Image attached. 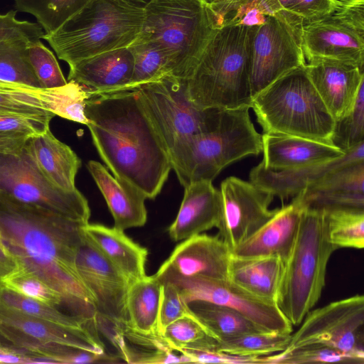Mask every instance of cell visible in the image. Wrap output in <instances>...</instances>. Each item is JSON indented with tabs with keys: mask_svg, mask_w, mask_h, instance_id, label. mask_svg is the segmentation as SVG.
Instances as JSON below:
<instances>
[{
	"mask_svg": "<svg viewBox=\"0 0 364 364\" xmlns=\"http://www.w3.org/2000/svg\"><path fill=\"white\" fill-rule=\"evenodd\" d=\"M85 225L18 203L0 192V235L17 265L57 291L68 313L97 323L94 297L75 265Z\"/></svg>",
	"mask_w": 364,
	"mask_h": 364,
	"instance_id": "1",
	"label": "cell"
},
{
	"mask_svg": "<svg viewBox=\"0 0 364 364\" xmlns=\"http://www.w3.org/2000/svg\"><path fill=\"white\" fill-rule=\"evenodd\" d=\"M85 113L93 144L114 176L155 198L172 167L139 91L92 95Z\"/></svg>",
	"mask_w": 364,
	"mask_h": 364,
	"instance_id": "2",
	"label": "cell"
},
{
	"mask_svg": "<svg viewBox=\"0 0 364 364\" xmlns=\"http://www.w3.org/2000/svg\"><path fill=\"white\" fill-rule=\"evenodd\" d=\"M257 27L227 25L215 31L186 80L188 95L198 107L251 108L252 52Z\"/></svg>",
	"mask_w": 364,
	"mask_h": 364,
	"instance_id": "3",
	"label": "cell"
},
{
	"mask_svg": "<svg viewBox=\"0 0 364 364\" xmlns=\"http://www.w3.org/2000/svg\"><path fill=\"white\" fill-rule=\"evenodd\" d=\"M336 250L328 238L324 213L303 208L276 299L277 307L292 326H299L318 301L328 262Z\"/></svg>",
	"mask_w": 364,
	"mask_h": 364,
	"instance_id": "4",
	"label": "cell"
},
{
	"mask_svg": "<svg viewBox=\"0 0 364 364\" xmlns=\"http://www.w3.org/2000/svg\"><path fill=\"white\" fill-rule=\"evenodd\" d=\"M305 65L282 75L255 95L251 108L264 133L333 145L335 120L311 82Z\"/></svg>",
	"mask_w": 364,
	"mask_h": 364,
	"instance_id": "5",
	"label": "cell"
},
{
	"mask_svg": "<svg viewBox=\"0 0 364 364\" xmlns=\"http://www.w3.org/2000/svg\"><path fill=\"white\" fill-rule=\"evenodd\" d=\"M250 108L223 109L218 125L193 135L169 154L180 183L211 181L230 164L262 152V135L255 129Z\"/></svg>",
	"mask_w": 364,
	"mask_h": 364,
	"instance_id": "6",
	"label": "cell"
},
{
	"mask_svg": "<svg viewBox=\"0 0 364 364\" xmlns=\"http://www.w3.org/2000/svg\"><path fill=\"white\" fill-rule=\"evenodd\" d=\"M143 9L118 0H91L46 40L58 58L71 65L97 54L129 47L139 34Z\"/></svg>",
	"mask_w": 364,
	"mask_h": 364,
	"instance_id": "7",
	"label": "cell"
},
{
	"mask_svg": "<svg viewBox=\"0 0 364 364\" xmlns=\"http://www.w3.org/2000/svg\"><path fill=\"white\" fill-rule=\"evenodd\" d=\"M136 39L158 44L168 55L171 75L187 80L217 29L205 0H151Z\"/></svg>",
	"mask_w": 364,
	"mask_h": 364,
	"instance_id": "8",
	"label": "cell"
},
{
	"mask_svg": "<svg viewBox=\"0 0 364 364\" xmlns=\"http://www.w3.org/2000/svg\"><path fill=\"white\" fill-rule=\"evenodd\" d=\"M136 90L168 154L185 139L214 129L220 121L223 109L198 107L184 79L167 75Z\"/></svg>",
	"mask_w": 364,
	"mask_h": 364,
	"instance_id": "9",
	"label": "cell"
},
{
	"mask_svg": "<svg viewBox=\"0 0 364 364\" xmlns=\"http://www.w3.org/2000/svg\"><path fill=\"white\" fill-rule=\"evenodd\" d=\"M0 192L24 205L78 223L89 222L90 209L85 197L77 188L68 191L52 184L25 147L19 154H0Z\"/></svg>",
	"mask_w": 364,
	"mask_h": 364,
	"instance_id": "10",
	"label": "cell"
},
{
	"mask_svg": "<svg viewBox=\"0 0 364 364\" xmlns=\"http://www.w3.org/2000/svg\"><path fill=\"white\" fill-rule=\"evenodd\" d=\"M306 62L333 60L364 69V0H338L336 9L300 28Z\"/></svg>",
	"mask_w": 364,
	"mask_h": 364,
	"instance_id": "11",
	"label": "cell"
},
{
	"mask_svg": "<svg viewBox=\"0 0 364 364\" xmlns=\"http://www.w3.org/2000/svg\"><path fill=\"white\" fill-rule=\"evenodd\" d=\"M284 351L321 344L364 354V296L356 294L309 311Z\"/></svg>",
	"mask_w": 364,
	"mask_h": 364,
	"instance_id": "12",
	"label": "cell"
},
{
	"mask_svg": "<svg viewBox=\"0 0 364 364\" xmlns=\"http://www.w3.org/2000/svg\"><path fill=\"white\" fill-rule=\"evenodd\" d=\"M75 265L94 297L99 329L104 331L109 328L110 336L122 331L128 322L127 299L129 284L84 232Z\"/></svg>",
	"mask_w": 364,
	"mask_h": 364,
	"instance_id": "13",
	"label": "cell"
},
{
	"mask_svg": "<svg viewBox=\"0 0 364 364\" xmlns=\"http://www.w3.org/2000/svg\"><path fill=\"white\" fill-rule=\"evenodd\" d=\"M305 64L299 33L281 18L269 16L257 27L253 38L252 99L282 75Z\"/></svg>",
	"mask_w": 364,
	"mask_h": 364,
	"instance_id": "14",
	"label": "cell"
},
{
	"mask_svg": "<svg viewBox=\"0 0 364 364\" xmlns=\"http://www.w3.org/2000/svg\"><path fill=\"white\" fill-rule=\"evenodd\" d=\"M219 191L218 235L232 252L271 219L277 208L269 209L272 194L235 176L225 178Z\"/></svg>",
	"mask_w": 364,
	"mask_h": 364,
	"instance_id": "15",
	"label": "cell"
},
{
	"mask_svg": "<svg viewBox=\"0 0 364 364\" xmlns=\"http://www.w3.org/2000/svg\"><path fill=\"white\" fill-rule=\"evenodd\" d=\"M183 301H208L234 309L267 331L292 333V325L274 302L261 299L228 279L206 277L170 280Z\"/></svg>",
	"mask_w": 364,
	"mask_h": 364,
	"instance_id": "16",
	"label": "cell"
},
{
	"mask_svg": "<svg viewBox=\"0 0 364 364\" xmlns=\"http://www.w3.org/2000/svg\"><path fill=\"white\" fill-rule=\"evenodd\" d=\"M0 334L15 346L39 356L49 343L105 353L100 333L68 328L26 314L1 301Z\"/></svg>",
	"mask_w": 364,
	"mask_h": 364,
	"instance_id": "17",
	"label": "cell"
},
{
	"mask_svg": "<svg viewBox=\"0 0 364 364\" xmlns=\"http://www.w3.org/2000/svg\"><path fill=\"white\" fill-rule=\"evenodd\" d=\"M231 251L217 235L198 234L184 240L154 274L160 281L206 277L228 279Z\"/></svg>",
	"mask_w": 364,
	"mask_h": 364,
	"instance_id": "18",
	"label": "cell"
},
{
	"mask_svg": "<svg viewBox=\"0 0 364 364\" xmlns=\"http://www.w3.org/2000/svg\"><path fill=\"white\" fill-rule=\"evenodd\" d=\"M295 197L309 210H364V160L331 171Z\"/></svg>",
	"mask_w": 364,
	"mask_h": 364,
	"instance_id": "19",
	"label": "cell"
},
{
	"mask_svg": "<svg viewBox=\"0 0 364 364\" xmlns=\"http://www.w3.org/2000/svg\"><path fill=\"white\" fill-rule=\"evenodd\" d=\"M305 69L334 120L344 117L353 107L364 85V69L333 60L306 62Z\"/></svg>",
	"mask_w": 364,
	"mask_h": 364,
	"instance_id": "20",
	"label": "cell"
},
{
	"mask_svg": "<svg viewBox=\"0 0 364 364\" xmlns=\"http://www.w3.org/2000/svg\"><path fill=\"white\" fill-rule=\"evenodd\" d=\"M68 81H75L98 95L126 90L134 70V57L129 47L121 48L81 60L71 65Z\"/></svg>",
	"mask_w": 364,
	"mask_h": 364,
	"instance_id": "21",
	"label": "cell"
},
{
	"mask_svg": "<svg viewBox=\"0 0 364 364\" xmlns=\"http://www.w3.org/2000/svg\"><path fill=\"white\" fill-rule=\"evenodd\" d=\"M361 160H364V142L338 159L295 169L274 171L260 162L250 171V179L255 186L284 200L295 197L331 171Z\"/></svg>",
	"mask_w": 364,
	"mask_h": 364,
	"instance_id": "22",
	"label": "cell"
},
{
	"mask_svg": "<svg viewBox=\"0 0 364 364\" xmlns=\"http://www.w3.org/2000/svg\"><path fill=\"white\" fill-rule=\"evenodd\" d=\"M302 210L299 200L294 197L231 254L242 257L274 256L284 262L294 242Z\"/></svg>",
	"mask_w": 364,
	"mask_h": 364,
	"instance_id": "23",
	"label": "cell"
},
{
	"mask_svg": "<svg viewBox=\"0 0 364 364\" xmlns=\"http://www.w3.org/2000/svg\"><path fill=\"white\" fill-rule=\"evenodd\" d=\"M262 165L274 171L295 169L338 159L346 153L336 146L279 134L262 135Z\"/></svg>",
	"mask_w": 364,
	"mask_h": 364,
	"instance_id": "24",
	"label": "cell"
},
{
	"mask_svg": "<svg viewBox=\"0 0 364 364\" xmlns=\"http://www.w3.org/2000/svg\"><path fill=\"white\" fill-rule=\"evenodd\" d=\"M211 181H197L184 187L183 198L175 220L168 228L173 241L184 240L213 228L220 216L221 197Z\"/></svg>",
	"mask_w": 364,
	"mask_h": 364,
	"instance_id": "25",
	"label": "cell"
},
{
	"mask_svg": "<svg viewBox=\"0 0 364 364\" xmlns=\"http://www.w3.org/2000/svg\"><path fill=\"white\" fill-rule=\"evenodd\" d=\"M87 169L114 218V227L124 231L143 226L147 220L146 196L129 182L112 176L100 162L90 161Z\"/></svg>",
	"mask_w": 364,
	"mask_h": 364,
	"instance_id": "26",
	"label": "cell"
},
{
	"mask_svg": "<svg viewBox=\"0 0 364 364\" xmlns=\"http://www.w3.org/2000/svg\"><path fill=\"white\" fill-rule=\"evenodd\" d=\"M25 149L42 174L55 186L68 191L75 190V176L81 160L67 144L48 129L30 137Z\"/></svg>",
	"mask_w": 364,
	"mask_h": 364,
	"instance_id": "27",
	"label": "cell"
},
{
	"mask_svg": "<svg viewBox=\"0 0 364 364\" xmlns=\"http://www.w3.org/2000/svg\"><path fill=\"white\" fill-rule=\"evenodd\" d=\"M82 231L129 285L146 276L147 250L132 240L123 230L88 223L83 225Z\"/></svg>",
	"mask_w": 364,
	"mask_h": 364,
	"instance_id": "28",
	"label": "cell"
},
{
	"mask_svg": "<svg viewBox=\"0 0 364 364\" xmlns=\"http://www.w3.org/2000/svg\"><path fill=\"white\" fill-rule=\"evenodd\" d=\"M284 264L278 257H242L231 254L228 279L250 294L276 304Z\"/></svg>",
	"mask_w": 364,
	"mask_h": 364,
	"instance_id": "29",
	"label": "cell"
},
{
	"mask_svg": "<svg viewBox=\"0 0 364 364\" xmlns=\"http://www.w3.org/2000/svg\"><path fill=\"white\" fill-rule=\"evenodd\" d=\"M161 289L162 284L154 274L146 275L129 285L127 299L128 322L122 331L161 335L159 330Z\"/></svg>",
	"mask_w": 364,
	"mask_h": 364,
	"instance_id": "30",
	"label": "cell"
},
{
	"mask_svg": "<svg viewBox=\"0 0 364 364\" xmlns=\"http://www.w3.org/2000/svg\"><path fill=\"white\" fill-rule=\"evenodd\" d=\"M189 311L218 342L247 333L267 331L230 307L208 301L187 304Z\"/></svg>",
	"mask_w": 364,
	"mask_h": 364,
	"instance_id": "31",
	"label": "cell"
},
{
	"mask_svg": "<svg viewBox=\"0 0 364 364\" xmlns=\"http://www.w3.org/2000/svg\"><path fill=\"white\" fill-rule=\"evenodd\" d=\"M24 89L37 97L55 116L87 125L85 109L86 101L91 95L80 84L70 80L58 87L41 88L24 85Z\"/></svg>",
	"mask_w": 364,
	"mask_h": 364,
	"instance_id": "32",
	"label": "cell"
},
{
	"mask_svg": "<svg viewBox=\"0 0 364 364\" xmlns=\"http://www.w3.org/2000/svg\"><path fill=\"white\" fill-rule=\"evenodd\" d=\"M208 7L217 28L227 25L259 26L269 16L282 13L278 0H232Z\"/></svg>",
	"mask_w": 364,
	"mask_h": 364,
	"instance_id": "33",
	"label": "cell"
},
{
	"mask_svg": "<svg viewBox=\"0 0 364 364\" xmlns=\"http://www.w3.org/2000/svg\"><path fill=\"white\" fill-rule=\"evenodd\" d=\"M0 301L26 314L68 328L100 333L98 324L84 321L58 307L50 306L9 290L0 288Z\"/></svg>",
	"mask_w": 364,
	"mask_h": 364,
	"instance_id": "34",
	"label": "cell"
},
{
	"mask_svg": "<svg viewBox=\"0 0 364 364\" xmlns=\"http://www.w3.org/2000/svg\"><path fill=\"white\" fill-rule=\"evenodd\" d=\"M17 11L33 15L45 33L52 34L91 0H13Z\"/></svg>",
	"mask_w": 364,
	"mask_h": 364,
	"instance_id": "35",
	"label": "cell"
},
{
	"mask_svg": "<svg viewBox=\"0 0 364 364\" xmlns=\"http://www.w3.org/2000/svg\"><path fill=\"white\" fill-rule=\"evenodd\" d=\"M134 57L132 81L126 90L171 75L170 60L167 53L156 43L136 39L129 46Z\"/></svg>",
	"mask_w": 364,
	"mask_h": 364,
	"instance_id": "36",
	"label": "cell"
},
{
	"mask_svg": "<svg viewBox=\"0 0 364 364\" xmlns=\"http://www.w3.org/2000/svg\"><path fill=\"white\" fill-rule=\"evenodd\" d=\"M291 333L263 331L218 341L216 350L243 357H262L284 351Z\"/></svg>",
	"mask_w": 364,
	"mask_h": 364,
	"instance_id": "37",
	"label": "cell"
},
{
	"mask_svg": "<svg viewBox=\"0 0 364 364\" xmlns=\"http://www.w3.org/2000/svg\"><path fill=\"white\" fill-rule=\"evenodd\" d=\"M25 39L0 41V80L41 87L31 65Z\"/></svg>",
	"mask_w": 364,
	"mask_h": 364,
	"instance_id": "38",
	"label": "cell"
},
{
	"mask_svg": "<svg viewBox=\"0 0 364 364\" xmlns=\"http://www.w3.org/2000/svg\"><path fill=\"white\" fill-rule=\"evenodd\" d=\"M162 336L173 351H217L218 341L191 312L167 326Z\"/></svg>",
	"mask_w": 364,
	"mask_h": 364,
	"instance_id": "39",
	"label": "cell"
},
{
	"mask_svg": "<svg viewBox=\"0 0 364 364\" xmlns=\"http://www.w3.org/2000/svg\"><path fill=\"white\" fill-rule=\"evenodd\" d=\"M262 358L263 363L268 364L364 363V354L345 352L321 344L304 346Z\"/></svg>",
	"mask_w": 364,
	"mask_h": 364,
	"instance_id": "40",
	"label": "cell"
},
{
	"mask_svg": "<svg viewBox=\"0 0 364 364\" xmlns=\"http://www.w3.org/2000/svg\"><path fill=\"white\" fill-rule=\"evenodd\" d=\"M324 214L328 238L337 249L363 248L364 210H339Z\"/></svg>",
	"mask_w": 364,
	"mask_h": 364,
	"instance_id": "41",
	"label": "cell"
},
{
	"mask_svg": "<svg viewBox=\"0 0 364 364\" xmlns=\"http://www.w3.org/2000/svg\"><path fill=\"white\" fill-rule=\"evenodd\" d=\"M0 288L58 307L68 313L63 299L57 291L37 275L20 266L17 265L0 279Z\"/></svg>",
	"mask_w": 364,
	"mask_h": 364,
	"instance_id": "42",
	"label": "cell"
},
{
	"mask_svg": "<svg viewBox=\"0 0 364 364\" xmlns=\"http://www.w3.org/2000/svg\"><path fill=\"white\" fill-rule=\"evenodd\" d=\"M331 141L344 153L364 142V85L350 110L335 121Z\"/></svg>",
	"mask_w": 364,
	"mask_h": 364,
	"instance_id": "43",
	"label": "cell"
},
{
	"mask_svg": "<svg viewBox=\"0 0 364 364\" xmlns=\"http://www.w3.org/2000/svg\"><path fill=\"white\" fill-rule=\"evenodd\" d=\"M6 113L55 117L23 85L0 80V114Z\"/></svg>",
	"mask_w": 364,
	"mask_h": 364,
	"instance_id": "44",
	"label": "cell"
},
{
	"mask_svg": "<svg viewBox=\"0 0 364 364\" xmlns=\"http://www.w3.org/2000/svg\"><path fill=\"white\" fill-rule=\"evenodd\" d=\"M28 53L41 88L58 87L68 82L54 54L41 40L28 43Z\"/></svg>",
	"mask_w": 364,
	"mask_h": 364,
	"instance_id": "45",
	"label": "cell"
},
{
	"mask_svg": "<svg viewBox=\"0 0 364 364\" xmlns=\"http://www.w3.org/2000/svg\"><path fill=\"white\" fill-rule=\"evenodd\" d=\"M53 116L6 113L0 114V132L30 138L50 129Z\"/></svg>",
	"mask_w": 364,
	"mask_h": 364,
	"instance_id": "46",
	"label": "cell"
},
{
	"mask_svg": "<svg viewBox=\"0 0 364 364\" xmlns=\"http://www.w3.org/2000/svg\"><path fill=\"white\" fill-rule=\"evenodd\" d=\"M337 4L338 0H295L287 22L300 35L302 25L331 14Z\"/></svg>",
	"mask_w": 364,
	"mask_h": 364,
	"instance_id": "47",
	"label": "cell"
},
{
	"mask_svg": "<svg viewBox=\"0 0 364 364\" xmlns=\"http://www.w3.org/2000/svg\"><path fill=\"white\" fill-rule=\"evenodd\" d=\"M162 284L159 309V330L162 335L164 328L176 320L190 314L177 287L168 281H161Z\"/></svg>",
	"mask_w": 364,
	"mask_h": 364,
	"instance_id": "48",
	"label": "cell"
},
{
	"mask_svg": "<svg viewBox=\"0 0 364 364\" xmlns=\"http://www.w3.org/2000/svg\"><path fill=\"white\" fill-rule=\"evenodd\" d=\"M16 10L0 14V41L25 39L30 42L39 41L45 33L38 23L20 21L16 18Z\"/></svg>",
	"mask_w": 364,
	"mask_h": 364,
	"instance_id": "49",
	"label": "cell"
},
{
	"mask_svg": "<svg viewBox=\"0 0 364 364\" xmlns=\"http://www.w3.org/2000/svg\"><path fill=\"white\" fill-rule=\"evenodd\" d=\"M181 353L187 355L190 363L256 364L263 363L262 357H243L215 350H183Z\"/></svg>",
	"mask_w": 364,
	"mask_h": 364,
	"instance_id": "50",
	"label": "cell"
},
{
	"mask_svg": "<svg viewBox=\"0 0 364 364\" xmlns=\"http://www.w3.org/2000/svg\"><path fill=\"white\" fill-rule=\"evenodd\" d=\"M29 138L0 132V154H19Z\"/></svg>",
	"mask_w": 364,
	"mask_h": 364,
	"instance_id": "51",
	"label": "cell"
},
{
	"mask_svg": "<svg viewBox=\"0 0 364 364\" xmlns=\"http://www.w3.org/2000/svg\"><path fill=\"white\" fill-rule=\"evenodd\" d=\"M17 267L14 258L0 247V279Z\"/></svg>",
	"mask_w": 364,
	"mask_h": 364,
	"instance_id": "52",
	"label": "cell"
},
{
	"mask_svg": "<svg viewBox=\"0 0 364 364\" xmlns=\"http://www.w3.org/2000/svg\"><path fill=\"white\" fill-rule=\"evenodd\" d=\"M295 0H278L282 9V13L277 16L287 21L288 14L291 9Z\"/></svg>",
	"mask_w": 364,
	"mask_h": 364,
	"instance_id": "53",
	"label": "cell"
},
{
	"mask_svg": "<svg viewBox=\"0 0 364 364\" xmlns=\"http://www.w3.org/2000/svg\"><path fill=\"white\" fill-rule=\"evenodd\" d=\"M129 6L144 9L151 0H118Z\"/></svg>",
	"mask_w": 364,
	"mask_h": 364,
	"instance_id": "54",
	"label": "cell"
},
{
	"mask_svg": "<svg viewBox=\"0 0 364 364\" xmlns=\"http://www.w3.org/2000/svg\"><path fill=\"white\" fill-rule=\"evenodd\" d=\"M232 0H205L208 6L216 5L231 1Z\"/></svg>",
	"mask_w": 364,
	"mask_h": 364,
	"instance_id": "55",
	"label": "cell"
},
{
	"mask_svg": "<svg viewBox=\"0 0 364 364\" xmlns=\"http://www.w3.org/2000/svg\"><path fill=\"white\" fill-rule=\"evenodd\" d=\"M0 247H1V248L4 252H7V253L10 254V253L9 252V251L7 250V249L6 248V247L4 245L3 242H2V240H1V235H0Z\"/></svg>",
	"mask_w": 364,
	"mask_h": 364,
	"instance_id": "56",
	"label": "cell"
}]
</instances>
